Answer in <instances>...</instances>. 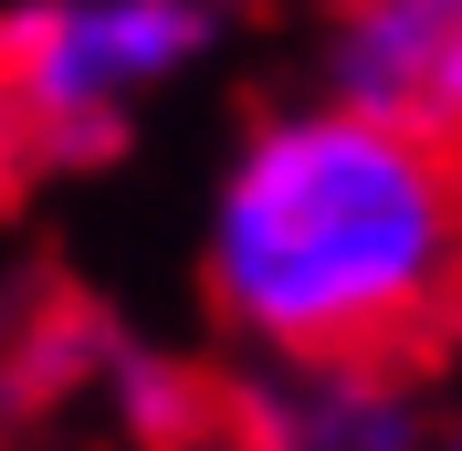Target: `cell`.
<instances>
[{
	"instance_id": "7a4b0ae2",
	"label": "cell",
	"mask_w": 462,
	"mask_h": 451,
	"mask_svg": "<svg viewBox=\"0 0 462 451\" xmlns=\"http://www.w3.org/2000/svg\"><path fill=\"white\" fill-rule=\"evenodd\" d=\"M200 42V0H22L0 11V85L32 126V158H106L147 74Z\"/></svg>"
},
{
	"instance_id": "6da1fadb",
	"label": "cell",
	"mask_w": 462,
	"mask_h": 451,
	"mask_svg": "<svg viewBox=\"0 0 462 451\" xmlns=\"http://www.w3.org/2000/svg\"><path fill=\"white\" fill-rule=\"evenodd\" d=\"M210 305L346 399L431 378L462 346V126L368 106L273 126L221 199Z\"/></svg>"
},
{
	"instance_id": "3957f363",
	"label": "cell",
	"mask_w": 462,
	"mask_h": 451,
	"mask_svg": "<svg viewBox=\"0 0 462 451\" xmlns=\"http://www.w3.org/2000/svg\"><path fill=\"white\" fill-rule=\"evenodd\" d=\"M346 106L400 126H462V0H357L346 22Z\"/></svg>"
},
{
	"instance_id": "277c9868",
	"label": "cell",
	"mask_w": 462,
	"mask_h": 451,
	"mask_svg": "<svg viewBox=\"0 0 462 451\" xmlns=\"http://www.w3.org/2000/svg\"><path fill=\"white\" fill-rule=\"evenodd\" d=\"M32 169V126H22V106H11V85H0V189Z\"/></svg>"
}]
</instances>
